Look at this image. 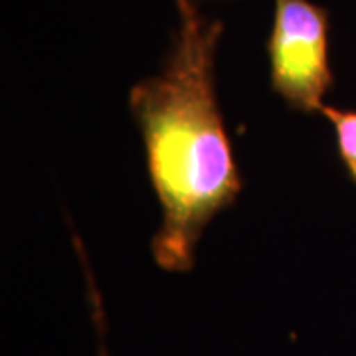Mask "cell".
<instances>
[{"label":"cell","instance_id":"obj_1","mask_svg":"<svg viewBox=\"0 0 356 356\" xmlns=\"http://www.w3.org/2000/svg\"><path fill=\"white\" fill-rule=\"evenodd\" d=\"M178 26L161 70L129 91L143 137L147 172L161 206L151 240L168 273L194 267L206 226L238 200L242 175L216 91V51L224 26L198 0H175Z\"/></svg>","mask_w":356,"mask_h":356},{"label":"cell","instance_id":"obj_2","mask_svg":"<svg viewBox=\"0 0 356 356\" xmlns=\"http://www.w3.org/2000/svg\"><path fill=\"white\" fill-rule=\"evenodd\" d=\"M331 18L313 0H273L267 38L269 86L295 113L321 115L334 86Z\"/></svg>","mask_w":356,"mask_h":356},{"label":"cell","instance_id":"obj_3","mask_svg":"<svg viewBox=\"0 0 356 356\" xmlns=\"http://www.w3.org/2000/svg\"><path fill=\"white\" fill-rule=\"evenodd\" d=\"M321 115L331 123L337 156L356 188V107L325 105Z\"/></svg>","mask_w":356,"mask_h":356},{"label":"cell","instance_id":"obj_4","mask_svg":"<svg viewBox=\"0 0 356 356\" xmlns=\"http://www.w3.org/2000/svg\"><path fill=\"white\" fill-rule=\"evenodd\" d=\"M77 255L81 257V264H83V271H86V281H88V289H89V303H91V309H93V323H95V329H97V353L99 356H109L107 353V344H105V317H103V303L99 293H97V287H95V280L89 271L88 261H86V254H83V245L77 240L76 242Z\"/></svg>","mask_w":356,"mask_h":356}]
</instances>
